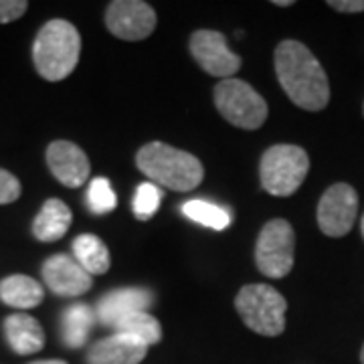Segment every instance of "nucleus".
Listing matches in <instances>:
<instances>
[{
	"mask_svg": "<svg viewBox=\"0 0 364 364\" xmlns=\"http://www.w3.org/2000/svg\"><path fill=\"white\" fill-rule=\"evenodd\" d=\"M275 73L286 95L294 104L320 112L330 102V83L324 67L299 41H282L275 49Z\"/></svg>",
	"mask_w": 364,
	"mask_h": 364,
	"instance_id": "obj_1",
	"label": "nucleus"
},
{
	"mask_svg": "<svg viewBox=\"0 0 364 364\" xmlns=\"http://www.w3.org/2000/svg\"><path fill=\"white\" fill-rule=\"evenodd\" d=\"M136 164L150 178V182L158 186H166L176 193L193 191L205 176L198 158L164 142H150L140 148Z\"/></svg>",
	"mask_w": 364,
	"mask_h": 364,
	"instance_id": "obj_2",
	"label": "nucleus"
},
{
	"mask_svg": "<svg viewBox=\"0 0 364 364\" xmlns=\"http://www.w3.org/2000/svg\"><path fill=\"white\" fill-rule=\"evenodd\" d=\"M81 55V37L75 25L63 18L49 21L33 45V61L47 81H61L73 73Z\"/></svg>",
	"mask_w": 364,
	"mask_h": 364,
	"instance_id": "obj_3",
	"label": "nucleus"
},
{
	"mask_svg": "<svg viewBox=\"0 0 364 364\" xmlns=\"http://www.w3.org/2000/svg\"><path fill=\"white\" fill-rule=\"evenodd\" d=\"M235 308L243 322L261 336H279L286 328V298L272 286L251 284L241 287Z\"/></svg>",
	"mask_w": 364,
	"mask_h": 364,
	"instance_id": "obj_4",
	"label": "nucleus"
},
{
	"mask_svg": "<svg viewBox=\"0 0 364 364\" xmlns=\"http://www.w3.org/2000/svg\"><path fill=\"white\" fill-rule=\"evenodd\" d=\"M310 170V158L304 148L294 144H277L261 158V186L273 196H291Z\"/></svg>",
	"mask_w": 364,
	"mask_h": 364,
	"instance_id": "obj_5",
	"label": "nucleus"
},
{
	"mask_svg": "<svg viewBox=\"0 0 364 364\" xmlns=\"http://www.w3.org/2000/svg\"><path fill=\"white\" fill-rule=\"evenodd\" d=\"M215 105L229 124L241 130H257L267 119V104L241 79H223L215 87Z\"/></svg>",
	"mask_w": 364,
	"mask_h": 364,
	"instance_id": "obj_6",
	"label": "nucleus"
},
{
	"mask_svg": "<svg viewBox=\"0 0 364 364\" xmlns=\"http://www.w3.org/2000/svg\"><path fill=\"white\" fill-rule=\"evenodd\" d=\"M296 235L286 219H273L261 229L255 245V263L265 277L282 279L294 267Z\"/></svg>",
	"mask_w": 364,
	"mask_h": 364,
	"instance_id": "obj_7",
	"label": "nucleus"
},
{
	"mask_svg": "<svg viewBox=\"0 0 364 364\" xmlns=\"http://www.w3.org/2000/svg\"><path fill=\"white\" fill-rule=\"evenodd\" d=\"M358 195L346 182L332 184L318 203V227L328 237H344L356 221Z\"/></svg>",
	"mask_w": 364,
	"mask_h": 364,
	"instance_id": "obj_8",
	"label": "nucleus"
},
{
	"mask_svg": "<svg viewBox=\"0 0 364 364\" xmlns=\"http://www.w3.org/2000/svg\"><path fill=\"white\" fill-rule=\"evenodd\" d=\"M105 26L117 39L142 41L156 28V13L142 0H116L107 6Z\"/></svg>",
	"mask_w": 364,
	"mask_h": 364,
	"instance_id": "obj_9",
	"label": "nucleus"
},
{
	"mask_svg": "<svg viewBox=\"0 0 364 364\" xmlns=\"http://www.w3.org/2000/svg\"><path fill=\"white\" fill-rule=\"evenodd\" d=\"M191 53L200 69L215 77L231 79L241 67V57L229 49L225 35L217 31H196L191 37Z\"/></svg>",
	"mask_w": 364,
	"mask_h": 364,
	"instance_id": "obj_10",
	"label": "nucleus"
},
{
	"mask_svg": "<svg viewBox=\"0 0 364 364\" xmlns=\"http://www.w3.org/2000/svg\"><path fill=\"white\" fill-rule=\"evenodd\" d=\"M43 282L55 296L79 298L91 289V275L69 255H53L43 263Z\"/></svg>",
	"mask_w": 364,
	"mask_h": 364,
	"instance_id": "obj_11",
	"label": "nucleus"
},
{
	"mask_svg": "<svg viewBox=\"0 0 364 364\" xmlns=\"http://www.w3.org/2000/svg\"><path fill=\"white\" fill-rule=\"evenodd\" d=\"M47 164L53 176L69 188L83 186L90 178V160L77 144L69 140H57L47 148Z\"/></svg>",
	"mask_w": 364,
	"mask_h": 364,
	"instance_id": "obj_12",
	"label": "nucleus"
},
{
	"mask_svg": "<svg viewBox=\"0 0 364 364\" xmlns=\"http://www.w3.org/2000/svg\"><path fill=\"white\" fill-rule=\"evenodd\" d=\"M152 291L144 289V287H124L105 294L100 299L95 316L97 320L105 326H117L122 320H126L128 316H134L138 312H146L152 306Z\"/></svg>",
	"mask_w": 364,
	"mask_h": 364,
	"instance_id": "obj_13",
	"label": "nucleus"
},
{
	"mask_svg": "<svg viewBox=\"0 0 364 364\" xmlns=\"http://www.w3.org/2000/svg\"><path fill=\"white\" fill-rule=\"evenodd\" d=\"M148 346L128 334H112L97 340L87 350V364H140Z\"/></svg>",
	"mask_w": 364,
	"mask_h": 364,
	"instance_id": "obj_14",
	"label": "nucleus"
},
{
	"mask_svg": "<svg viewBox=\"0 0 364 364\" xmlns=\"http://www.w3.org/2000/svg\"><path fill=\"white\" fill-rule=\"evenodd\" d=\"M4 336L16 354H35L45 346V332L39 320L28 314H13L4 320Z\"/></svg>",
	"mask_w": 364,
	"mask_h": 364,
	"instance_id": "obj_15",
	"label": "nucleus"
},
{
	"mask_svg": "<svg viewBox=\"0 0 364 364\" xmlns=\"http://www.w3.org/2000/svg\"><path fill=\"white\" fill-rule=\"evenodd\" d=\"M71 208L59 198H49L33 221V235L43 243L59 241L71 227Z\"/></svg>",
	"mask_w": 364,
	"mask_h": 364,
	"instance_id": "obj_16",
	"label": "nucleus"
},
{
	"mask_svg": "<svg viewBox=\"0 0 364 364\" xmlns=\"http://www.w3.org/2000/svg\"><path fill=\"white\" fill-rule=\"evenodd\" d=\"M45 298V289L37 279L28 275H9L0 282V299L2 304L16 310H31L39 306Z\"/></svg>",
	"mask_w": 364,
	"mask_h": 364,
	"instance_id": "obj_17",
	"label": "nucleus"
},
{
	"mask_svg": "<svg viewBox=\"0 0 364 364\" xmlns=\"http://www.w3.org/2000/svg\"><path fill=\"white\" fill-rule=\"evenodd\" d=\"M73 255L90 275H102L109 269V251L104 241L95 235H79L73 241Z\"/></svg>",
	"mask_w": 364,
	"mask_h": 364,
	"instance_id": "obj_18",
	"label": "nucleus"
},
{
	"mask_svg": "<svg viewBox=\"0 0 364 364\" xmlns=\"http://www.w3.org/2000/svg\"><path fill=\"white\" fill-rule=\"evenodd\" d=\"M95 312L85 304H73L63 312L61 328H63V342L69 348H79L85 344L91 328L95 324Z\"/></svg>",
	"mask_w": 364,
	"mask_h": 364,
	"instance_id": "obj_19",
	"label": "nucleus"
},
{
	"mask_svg": "<svg viewBox=\"0 0 364 364\" xmlns=\"http://www.w3.org/2000/svg\"><path fill=\"white\" fill-rule=\"evenodd\" d=\"M114 330L117 334H128V336L138 338L148 348L162 340V326L154 316H150L148 312H138L134 316H128L126 320H122L119 324L114 326Z\"/></svg>",
	"mask_w": 364,
	"mask_h": 364,
	"instance_id": "obj_20",
	"label": "nucleus"
},
{
	"mask_svg": "<svg viewBox=\"0 0 364 364\" xmlns=\"http://www.w3.org/2000/svg\"><path fill=\"white\" fill-rule=\"evenodd\" d=\"M182 215L213 231H225L231 223V215L225 208L207 200H186L182 205Z\"/></svg>",
	"mask_w": 364,
	"mask_h": 364,
	"instance_id": "obj_21",
	"label": "nucleus"
},
{
	"mask_svg": "<svg viewBox=\"0 0 364 364\" xmlns=\"http://www.w3.org/2000/svg\"><path fill=\"white\" fill-rule=\"evenodd\" d=\"M87 205H90L91 213L100 215V217L109 215L117 207V196L107 178L100 176V178L91 181L90 191H87Z\"/></svg>",
	"mask_w": 364,
	"mask_h": 364,
	"instance_id": "obj_22",
	"label": "nucleus"
},
{
	"mask_svg": "<svg viewBox=\"0 0 364 364\" xmlns=\"http://www.w3.org/2000/svg\"><path fill=\"white\" fill-rule=\"evenodd\" d=\"M160 200H162V191L160 186L154 182H142L134 195V215L140 219V221H148L154 217V213L160 207Z\"/></svg>",
	"mask_w": 364,
	"mask_h": 364,
	"instance_id": "obj_23",
	"label": "nucleus"
},
{
	"mask_svg": "<svg viewBox=\"0 0 364 364\" xmlns=\"http://www.w3.org/2000/svg\"><path fill=\"white\" fill-rule=\"evenodd\" d=\"M21 196V182L9 170L0 168V205L14 203Z\"/></svg>",
	"mask_w": 364,
	"mask_h": 364,
	"instance_id": "obj_24",
	"label": "nucleus"
},
{
	"mask_svg": "<svg viewBox=\"0 0 364 364\" xmlns=\"http://www.w3.org/2000/svg\"><path fill=\"white\" fill-rule=\"evenodd\" d=\"M28 9V2L25 0H0V25L13 23L21 18Z\"/></svg>",
	"mask_w": 364,
	"mask_h": 364,
	"instance_id": "obj_25",
	"label": "nucleus"
},
{
	"mask_svg": "<svg viewBox=\"0 0 364 364\" xmlns=\"http://www.w3.org/2000/svg\"><path fill=\"white\" fill-rule=\"evenodd\" d=\"M328 6H332L338 13H363L364 0H330Z\"/></svg>",
	"mask_w": 364,
	"mask_h": 364,
	"instance_id": "obj_26",
	"label": "nucleus"
},
{
	"mask_svg": "<svg viewBox=\"0 0 364 364\" xmlns=\"http://www.w3.org/2000/svg\"><path fill=\"white\" fill-rule=\"evenodd\" d=\"M31 364H67L65 360H37V363H31Z\"/></svg>",
	"mask_w": 364,
	"mask_h": 364,
	"instance_id": "obj_27",
	"label": "nucleus"
},
{
	"mask_svg": "<svg viewBox=\"0 0 364 364\" xmlns=\"http://www.w3.org/2000/svg\"><path fill=\"white\" fill-rule=\"evenodd\" d=\"M273 4H275V6H289V4H291V0H275Z\"/></svg>",
	"mask_w": 364,
	"mask_h": 364,
	"instance_id": "obj_28",
	"label": "nucleus"
},
{
	"mask_svg": "<svg viewBox=\"0 0 364 364\" xmlns=\"http://www.w3.org/2000/svg\"><path fill=\"white\" fill-rule=\"evenodd\" d=\"M360 363L364 364V346H363V350H360Z\"/></svg>",
	"mask_w": 364,
	"mask_h": 364,
	"instance_id": "obj_29",
	"label": "nucleus"
},
{
	"mask_svg": "<svg viewBox=\"0 0 364 364\" xmlns=\"http://www.w3.org/2000/svg\"><path fill=\"white\" fill-rule=\"evenodd\" d=\"M363 237H364V217H363Z\"/></svg>",
	"mask_w": 364,
	"mask_h": 364,
	"instance_id": "obj_30",
	"label": "nucleus"
}]
</instances>
